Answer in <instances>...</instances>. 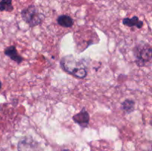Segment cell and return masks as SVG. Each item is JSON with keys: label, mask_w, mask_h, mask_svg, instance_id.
Masks as SVG:
<instances>
[{"label": "cell", "mask_w": 152, "mask_h": 151, "mask_svg": "<svg viewBox=\"0 0 152 151\" xmlns=\"http://www.w3.org/2000/svg\"><path fill=\"white\" fill-rule=\"evenodd\" d=\"M60 65L64 71L77 78H84L87 76L88 71L85 64L72 55L64 56L60 61Z\"/></svg>", "instance_id": "6da1fadb"}, {"label": "cell", "mask_w": 152, "mask_h": 151, "mask_svg": "<svg viewBox=\"0 0 152 151\" xmlns=\"http://www.w3.org/2000/svg\"><path fill=\"white\" fill-rule=\"evenodd\" d=\"M135 62L139 67L150 65L152 59V48L148 43L140 41L133 49Z\"/></svg>", "instance_id": "7a4b0ae2"}, {"label": "cell", "mask_w": 152, "mask_h": 151, "mask_svg": "<svg viewBox=\"0 0 152 151\" xmlns=\"http://www.w3.org/2000/svg\"><path fill=\"white\" fill-rule=\"evenodd\" d=\"M22 19L31 28L40 25L45 19V15L40 13L34 4H31L21 11Z\"/></svg>", "instance_id": "3957f363"}, {"label": "cell", "mask_w": 152, "mask_h": 151, "mask_svg": "<svg viewBox=\"0 0 152 151\" xmlns=\"http://www.w3.org/2000/svg\"><path fill=\"white\" fill-rule=\"evenodd\" d=\"M73 121L80 126L82 128H86L88 126L89 121H90V115L88 112L86 110V108H83L81 111L78 113L75 114L72 117Z\"/></svg>", "instance_id": "277c9868"}, {"label": "cell", "mask_w": 152, "mask_h": 151, "mask_svg": "<svg viewBox=\"0 0 152 151\" xmlns=\"http://www.w3.org/2000/svg\"><path fill=\"white\" fill-rule=\"evenodd\" d=\"M37 147V143L30 136L21 139L18 143V151H34Z\"/></svg>", "instance_id": "5b68a950"}, {"label": "cell", "mask_w": 152, "mask_h": 151, "mask_svg": "<svg viewBox=\"0 0 152 151\" xmlns=\"http://www.w3.org/2000/svg\"><path fill=\"white\" fill-rule=\"evenodd\" d=\"M4 53L5 56H8L11 60L16 62L17 64H20L23 61V58L18 53L16 47L14 45L9 46L4 50Z\"/></svg>", "instance_id": "8992f818"}, {"label": "cell", "mask_w": 152, "mask_h": 151, "mask_svg": "<svg viewBox=\"0 0 152 151\" xmlns=\"http://www.w3.org/2000/svg\"><path fill=\"white\" fill-rule=\"evenodd\" d=\"M123 24L126 26L129 27V28H133V27H137L138 29H140L143 26V22L140 21L137 16H134L132 18H124L123 19Z\"/></svg>", "instance_id": "52a82bcc"}, {"label": "cell", "mask_w": 152, "mask_h": 151, "mask_svg": "<svg viewBox=\"0 0 152 151\" xmlns=\"http://www.w3.org/2000/svg\"><path fill=\"white\" fill-rule=\"evenodd\" d=\"M56 22H57L58 25L66 28H71L74 23V19L68 15H60L56 19Z\"/></svg>", "instance_id": "ba28073f"}, {"label": "cell", "mask_w": 152, "mask_h": 151, "mask_svg": "<svg viewBox=\"0 0 152 151\" xmlns=\"http://www.w3.org/2000/svg\"><path fill=\"white\" fill-rule=\"evenodd\" d=\"M134 101L132 100V99H126L124 102L122 103L121 107L122 109L126 113L129 114L132 113L134 110Z\"/></svg>", "instance_id": "9c48e42d"}, {"label": "cell", "mask_w": 152, "mask_h": 151, "mask_svg": "<svg viewBox=\"0 0 152 151\" xmlns=\"http://www.w3.org/2000/svg\"><path fill=\"white\" fill-rule=\"evenodd\" d=\"M13 10L12 0H1L0 1V11L11 12Z\"/></svg>", "instance_id": "30bf717a"}, {"label": "cell", "mask_w": 152, "mask_h": 151, "mask_svg": "<svg viewBox=\"0 0 152 151\" xmlns=\"http://www.w3.org/2000/svg\"><path fill=\"white\" fill-rule=\"evenodd\" d=\"M1 85H2V84H1V81H0V89H1Z\"/></svg>", "instance_id": "8fae6325"}, {"label": "cell", "mask_w": 152, "mask_h": 151, "mask_svg": "<svg viewBox=\"0 0 152 151\" xmlns=\"http://www.w3.org/2000/svg\"><path fill=\"white\" fill-rule=\"evenodd\" d=\"M62 151H68V150H62Z\"/></svg>", "instance_id": "7c38bea8"}]
</instances>
